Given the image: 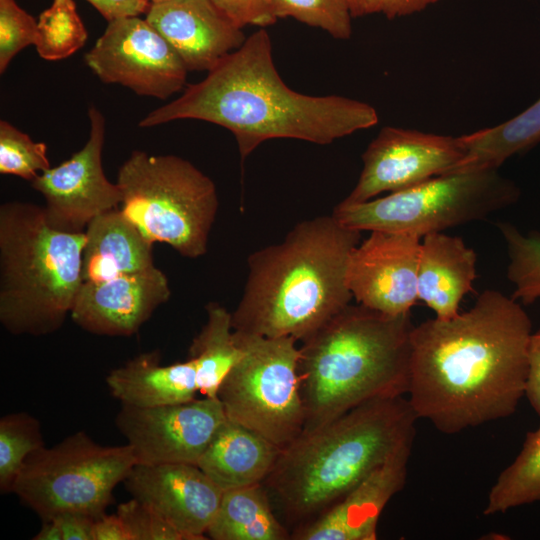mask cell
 Returning a JSON list of instances; mask_svg holds the SVG:
<instances>
[{
	"label": "cell",
	"mask_w": 540,
	"mask_h": 540,
	"mask_svg": "<svg viewBox=\"0 0 540 540\" xmlns=\"http://www.w3.org/2000/svg\"><path fill=\"white\" fill-rule=\"evenodd\" d=\"M532 334L522 304L485 290L466 312L411 332L408 401L445 434L511 416L524 396Z\"/></svg>",
	"instance_id": "obj_1"
},
{
	"label": "cell",
	"mask_w": 540,
	"mask_h": 540,
	"mask_svg": "<svg viewBox=\"0 0 540 540\" xmlns=\"http://www.w3.org/2000/svg\"><path fill=\"white\" fill-rule=\"evenodd\" d=\"M181 119L202 120L231 131L242 160L266 140L289 138L325 145L373 127L379 120L376 109L365 102L290 89L275 68L264 28L222 58L205 79L187 85L180 97L147 114L139 126Z\"/></svg>",
	"instance_id": "obj_2"
},
{
	"label": "cell",
	"mask_w": 540,
	"mask_h": 540,
	"mask_svg": "<svg viewBox=\"0 0 540 540\" xmlns=\"http://www.w3.org/2000/svg\"><path fill=\"white\" fill-rule=\"evenodd\" d=\"M361 231L332 214L298 222L277 243L248 257L232 312L235 331L303 341L351 303L347 267Z\"/></svg>",
	"instance_id": "obj_3"
},
{
	"label": "cell",
	"mask_w": 540,
	"mask_h": 540,
	"mask_svg": "<svg viewBox=\"0 0 540 540\" xmlns=\"http://www.w3.org/2000/svg\"><path fill=\"white\" fill-rule=\"evenodd\" d=\"M414 413L404 396L374 399L282 448L264 482L295 529L335 505L415 438Z\"/></svg>",
	"instance_id": "obj_4"
},
{
	"label": "cell",
	"mask_w": 540,
	"mask_h": 540,
	"mask_svg": "<svg viewBox=\"0 0 540 540\" xmlns=\"http://www.w3.org/2000/svg\"><path fill=\"white\" fill-rule=\"evenodd\" d=\"M413 327L410 313L392 316L350 303L303 340L304 429L365 402L407 394Z\"/></svg>",
	"instance_id": "obj_5"
},
{
	"label": "cell",
	"mask_w": 540,
	"mask_h": 540,
	"mask_svg": "<svg viewBox=\"0 0 540 540\" xmlns=\"http://www.w3.org/2000/svg\"><path fill=\"white\" fill-rule=\"evenodd\" d=\"M85 232L53 229L44 209L0 206V322L12 335L45 336L71 313L82 284Z\"/></svg>",
	"instance_id": "obj_6"
},
{
	"label": "cell",
	"mask_w": 540,
	"mask_h": 540,
	"mask_svg": "<svg viewBox=\"0 0 540 540\" xmlns=\"http://www.w3.org/2000/svg\"><path fill=\"white\" fill-rule=\"evenodd\" d=\"M122 212L152 243H166L181 256L207 253L218 210L214 182L188 160L135 150L117 181Z\"/></svg>",
	"instance_id": "obj_7"
},
{
	"label": "cell",
	"mask_w": 540,
	"mask_h": 540,
	"mask_svg": "<svg viewBox=\"0 0 540 540\" xmlns=\"http://www.w3.org/2000/svg\"><path fill=\"white\" fill-rule=\"evenodd\" d=\"M520 189L498 169L448 173L362 203L340 202L332 215L358 231L428 234L486 219L515 204Z\"/></svg>",
	"instance_id": "obj_8"
},
{
	"label": "cell",
	"mask_w": 540,
	"mask_h": 540,
	"mask_svg": "<svg viewBox=\"0 0 540 540\" xmlns=\"http://www.w3.org/2000/svg\"><path fill=\"white\" fill-rule=\"evenodd\" d=\"M136 464L127 444L101 445L78 431L52 447L33 452L24 462L12 493L42 521L66 512L97 519L112 502L113 490Z\"/></svg>",
	"instance_id": "obj_9"
},
{
	"label": "cell",
	"mask_w": 540,
	"mask_h": 540,
	"mask_svg": "<svg viewBox=\"0 0 540 540\" xmlns=\"http://www.w3.org/2000/svg\"><path fill=\"white\" fill-rule=\"evenodd\" d=\"M234 335L243 354L221 382L217 398L229 420L284 448L303 432L306 421L297 340L235 330Z\"/></svg>",
	"instance_id": "obj_10"
},
{
	"label": "cell",
	"mask_w": 540,
	"mask_h": 540,
	"mask_svg": "<svg viewBox=\"0 0 540 540\" xmlns=\"http://www.w3.org/2000/svg\"><path fill=\"white\" fill-rule=\"evenodd\" d=\"M84 60L102 82L163 100L184 87L188 72L170 44L138 16L109 21Z\"/></svg>",
	"instance_id": "obj_11"
},
{
	"label": "cell",
	"mask_w": 540,
	"mask_h": 540,
	"mask_svg": "<svg viewBox=\"0 0 540 540\" xmlns=\"http://www.w3.org/2000/svg\"><path fill=\"white\" fill-rule=\"evenodd\" d=\"M218 398L203 397L156 407L122 405L115 425L137 464H195L226 421Z\"/></svg>",
	"instance_id": "obj_12"
},
{
	"label": "cell",
	"mask_w": 540,
	"mask_h": 540,
	"mask_svg": "<svg viewBox=\"0 0 540 540\" xmlns=\"http://www.w3.org/2000/svg\"><path fill=\"white\" fill-rule=\"evenodd\" d=\"M90 133L86 144L68 160L41 172L32 187L41 193L47 223L66 233L84 232L98 215L119 208L122 193L110 182L102 166L105 118L91 105Z\"/></svg>",
	"instance_id": "obj_13"
},
{
	"label": "cell",
	"mask_w": 540,
	"mask_h": 540,
	"mask_svg": "<svg viewBox=\"0 0 540 540\" xmlns=\"http://www.w3.org/2000/svg\"><path fill=\"white\" fill-rule=\"evenodd\" d=\"M462 157L457 137L386 126L363 153L359 179L342 202H366L448 174Z\"/></svg>",
	"instance_id": "obj_14"
},
{
	"label": "cell",
	"mask_w": 540,
	"mask_h": 540,
	"mask_svg": "<svg viewBox=\"0 0 540 540\" xmlns=\"http://www.w3.org/2000/svg\"><path fill=\"white\" fill-rule=\"evenodd\" d=\"M421 238L404 232L371 231L349 258L347 285L358 304L397 316L416 304Z\"/></svg>",
	"instance_id": "obj_15"
},
{
	"label": "cell",
	"mask_w": 540,
	"mask_h": 540,
	"mask_svg": "<svg viewBox=\"0 0 540 540\" xmlns=\"http://www.w3.org/2000/svg\"><path fill=\"white\" fill-rule=\"evenodd\" d=\"M127 491L164 517L184 540H204L224 491L197 465L136 464L124 480Z\"/></svg>",
	"instance_id": "obj_16"
},
{
	"label": "cell",
	"mask_w": 540,
	"mask_h": 540,
	"mask_svg": "<svg viewBox=\"0 0 540 540\" xmlns=\"http://www.w3.org/2000/svg\"><path fill=\"white\" fill-rule=\"evenodd\" d=\"M171 296L156 266L99 282H82L70 316L83 330L101 336L136 334Z\"/></svg>",
	"instance_id": "obj_17"
},
{
	"label": "cell",
	"mask_w": 540,
	"mask_h": 540,
	"mask_svg": "<svg viewBox=\"0 0 540 540\" xmlns=\"http://www.w3.org/2000/svg\"><path fill=\"white\" fill-rule=\"evenodd\" d=\"M146 20L176 51L188 71H209L246 40L241 28L210 0L151 4Z\"/></svg>",
	"instance_id": "obj_18"
},
{
	"label": "cell",
	"mask_w": 540,
	"mask_h": 540,
	"mask_svg": "<svg viewBox=\"0 0 540 540\" xmlns=\"http://www.w3.org/2000/svg\"><path fill=\"white\" fill-rule=\"evenodd\" d=\"M411 447L374 470L335 505L293 529V540H375L379 517L406 483Z\"/></svg>",
	"instance_id": "obj_19"
},
{
	"label": "cell",
	"mask_w": 540,
	"mask_h": 540,
	"mask_svg": "<svg viewBox=\"0 0 540 540\" xmlns=\"http://www.w3.org/2000/svg\"><path fill=\"white\" fill-rule=\"evenodd\" d=\"M476 253L457 236L442 232L422 238L417 272L418 299L447 320L459 314L464 296L473 290Z\"/></svg>",
	"instance_id": "obj_20"
},
{
	"label": "cell",
	"mask_w": 540,
	"mask_h": 540,
	"mask_svg": "<svg viewBox=\"0 0 540 540\" xmlns=\"http://www.w3.org/2000/svg\"><path fill=\"white\" fill-rule=\"evenodd\" d=\"M83 282H99L134 274L154 265L152 245L120 208L104 212L85 229Z\"/></svg>",
	"instance_id": "obj_21"
},
{
	"label": "cell",
	"mask_w": 540,
	"mask_h": 540,
	"mask_svg": "<svg viewBox=\"0 0 540 540\" xmlns=\"http://www.w3.org/2000/svg\"><path fill=\"white\" fill-rule=\"evenodd\" d=\"M106 384L121 405L140 408L191 401L199 392L194 360L161 365L158 350L141 353L114 368Z\"/></svg>",
	"instance_id": "obj_22"
},
{
	"label": "cell",
	"mask_w": 540,
	"mask_h": 540,
	"mask_svg": "<svg viewBox=\"0 0 540 540\" xmlns=\"http://www.w3.org/2000/svg\"><path fill=\"white\" fill-rule=\"evenodd\" d=\"M281 450L259 433L227 418L197 466L226 491L264 483Z\"/></svg>",
	"instance_id": "obj_23"
},
{
	"label": "cell",
	"mask_w": 540,
	"mask_h": 540,
	"mask_svg": "<svg viewBox=\"0 0 540 540\" xmlns=\"http://www.w3.org/2000/svg\"><path fill=\"white\" fill-rule=\"evenodd\" d=\"M213 540H288L264 483L226 490L207 534Z\"/></svg>",
	"instance_id": "obj_24"
},
{
	"label": "cell",
	"mask_w": 540,
	"mask_h": 540,
	"mask_svg": "<svg viewBox=\"0 0 540 540\" xmlns=\"http://www.w3.org/2000/svg\"><path fill=\"white\" fill-rule=\"evenodd\" d=\"M457 138L463 157L451 173L498 169L511 156L540 142V98L504 123Z\"/></svg>",
	"instance_id": "obj_25"
},
{
	"label": "cell",
	"mask_w": 540,
	"mask_h": 540,
	"mask_svg": "<svg viewBox=\"0 0 540 540\" xmlns=\"http://www.w3.org/2000/svg\"><path fill=\"white\" fill-rule=\"evenodd\" d=\"M207 320L194 337L188 358L196 365L199 392L217 398L219 386L243 351L235 339L232 312L216 302L206 307Z\"/></svg>",
	"instance_id": "obj_26"
},
{
	"label": "cell",
	"mask_w": 540,
	"mask_h": 540,
	"mask_svg": "<svg viewBox=\"0 0 540 540\" xmlns=\"http://www.w3.org/2000/svg\"><path fill=\"white\" fill-rule=\"evenodd\" d=\"M535 502H540V427L527 433L516 458L498 476L483 513H505Z\"/></svg>",
	"instance_id": "obj_27"
},
{
	"label": "cell",
	"mask_w": 540,
	"mask_h": 540,
	"mask_svg": "<svg viewBox=\"0 0 540 540\" xmlns=\"http://www.w3.org/2000/svg\"><path fill=\"white\" fill-rule=\"evenodd\" d=\"M87 37L74 1L53 0L38 18L35 47L41 58L57 61L82 48Z\"/></svg>",
	"instance_id": "obj_28"
},
{
	"label": "cell",
	"mask_w": 540,
	"mask_h": 540,
	"mask_svg": "<svg viewBox=\"0 0 540 540\" xmlns=\"http://www.w3.org/2000/svg\"><path fill=\"white\" fill-rule=\"evenodd\" d=\"M507 247L508 280L514 285L512 298L522 305L540 299V232H521L509 222L497 224Z\"/></svg>",
	"instance_id": "obj_29"
},
{
	"label": "cell",
	"mask_w": 540,
	"mask_h": 540,
	"mask_svg": "<svg viewBox=\"0 0 540 540\" xmlns=\"http://www.w3.org/2000/svg\"><path fill=\"white\" fill-rule=\"evenodd\" d=\"M45 446L38 419L26 412L0 419V491L12 493L26 459Z\"/></svg>",
	"instance_id": "obj_30"
},
{
	"label": "cell",
	"mask_w": 540,
	"mask_h": 540,
	"mask_svg": "<svg viewBox=\"0 0 540 540\" xmlns=\"http://www.w3.org/2000/svg\"><path fill=\"white\" fill-rule=\"evenodd\" d=\"M47 146L5 120L0 121V173L32 182L50 168Z\"/></svg>",
	"instance_id": "obj_31"
},
{
	"label": "cell",
	"mask_w": 540,
	"mask_h": 540,
	"mask_svg": "<svg viewBox=\"0 0 540 540\" xmlns=\"http://www.w3.org/2000/svg\"><path fill=\"white\" fill-rule=\"evenodd\" d=\"M271 1L277 18L293 17L337 39H348L352 34V15L346 0Z\"/></svg>",
	"instance_id": "obj_32"
},
{
	"label": "cell",
	"mask_w": 540,
	"mask_h": 540,
	"mask_svg": "<svg viewBox=\"0 0 540 540\" xmlns=\"http://www.w3.org/2000/svg\"><path fill=\"white\" fill-rule=\"evenodd\" d=\"M38 21L15 0H0V73L25 47L35 45Z\"/></svg>",
	"instance_id": "obj_33"
},
{
	"label": "cell",
	"mask_w": 540,
	"mask_h": 540,
	"mask_svg": "<svg viewBox=\"0 0 540 540\" xmlns=\"http://www.w3.org/2000/svg\"><path fill=\"white\" fill-rule=\"evenodd\" d=\"M116 513L127 525L133 540H184L164 517L135 498L119 504Z\"/></svg>",
	"instance_id": "obj_34"
},
{
	"label": "cell",
	"mask_w": 540,
	"mask_h": 540,
	"mask_svg": "<svg viewBox=\"0 0 540 540\" xmlns=\"http://www.w3.org/2000/svg\"><path fill=\"white\" fill-rule=\"evenodd\" d=\"M237 27L256 25L261 28L276 22L271 0H210Z\"/></svg>",
	"instance_id": "obj_35"
},
{
	"label": "cell",
	"mask_w": 540,
	"mask_h": 540,
	"mask_svg": "<svg viewBox=\"0 0 540 540\" xmlns=\"http://www.w3.org/2000/svg\"><path fill=\"white\" fill-rule=\"evenodd\" d=\"M354 17L382 14L396 18L420 12L440 0H346Z\"/></svg>",
	"instance_id": "obj_36"
},
{
	"label": "cell",
	"mask_w": 540,
	"mask_h": 540,
	"mask_svg": "<svg viewBox=\"0 0 540 540\" xmlns=\"http://www.w3.org/2000/svg\"><path fill=\"white\" fill-rule=\"evenodd\" d=\"M524 396L540 417V328L532 332L528 345Z\"/></svg>",
	"instance_id": "obj_37"
},
{
	"label": "cell",
	"mask_w": 540,
	"mask_h": 540,
	"mask_svg": "<svg viewBox=\"0 0 540 540\" xmlns=\"http://www.w3.org/2000/svg\"><path fill=\"white\" fill-rule=\"evenodd\" d=\"M109 22L117 18L139 16L150 7L147 0H87Z\"/></svg>",
	"instance_id": "obj_38"
},
{
	"label": "cell",
	"mask_w": 540,
	"mask_h": 540,
	"mask_svg": "<svg viewBox=\"0 0 540 540\" xmlns=\"http://www.w3.org/2000/svg\"><path fill=\"white\" fill-rule=\"evenodd\" d=\"M52 519L59 524L63 540H93L95 518L83 513L66 512Z\"/></svg>",
	"instance_id": "obj_39"
},
{
	"label": "cell",
	"mask_w": 540,
	"mask_h": 540,
	"mask_svg": "<svg viewBox=\"0 0 540 540\" xmlns=\"http://www.w3.org/2000/svg\"><path fill=\"white\" fill-rule=\"evenodd\" d=\"M93 540H133L130 530L116 513L103 514L93 524Z\"/></svg>",
	"instance_id": "obj_40"
},
{
	"label": "cell",
	"mask_w": 540,
	"mask_h": 540,
	"mask_svg": "<svg viewBox=\"0 0 540 540\" xmlns=\"http://www.w3.org/2000/svg\"><path fill=\"white\" fill-rule=\"evenodd\" d=\"M34 540H63L62 530L55 519L42 521V526Z\"/></svg>",
	"instance_id": "obj_41"
},
{
	"label": "cell",
	"mask_w": 540,
	"mask_h": 540,
	"mask_svg": "<svg viewBox=\"0 0 540 540\" xmlns=\"http://www.w3.org/2000/svg\"><path fill=\"white\" fill-rule=\"evenodd\" d=\"M150 5L151 4H156V3H161V2H166V1H169V0H147Z\"/></svg>",
	"instance_id": "obj_42"
}]
</instances>
